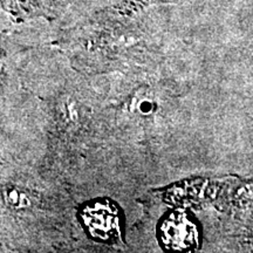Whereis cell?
<instances>
[{"label": "cell", "instance_id": "6da1fadb", "mask_svg": "<svg viewBox=\"0 0 253 253\" xmlns=\"http://www.w3.org/2000/svg\"><path fill=\"white\" fill-rule=\"evenodd\" d=\"M81 219L88 233L101 242H110L120 233V212L108 201H96L82 209Z\"/></svg>", "mask_w": 253, "mask_h": 253}, {"label": "cell", "instance_id": "7a4b0ae2", "mask_svg": "<svg viewBox=\"0 0 253 253\" xmlns=\"http://www.w3.org/2000/svg\"><path fill=\"white\" fill-rule=\"evenodd\" d=\"M160 238L169 251H190L197 245V227L185 213H171L161 224Z\"/></svg>", "mask_w": 253, "mask_h": 253}]
</instances>
